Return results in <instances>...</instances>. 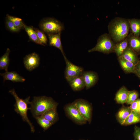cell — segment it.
<instances>
[{
  "label": "cell",
  "mask_w": 140,
  "mask_h": 140,
  "mask_svg": "<svg viewBox=\"0 0 140 140\" xmlns=\"http://www.w3.org/2000/svg\"><path fill=\"white\" fill-rule=\"evenodd\" d=\"M42 115L53 125L58 120V116L56 109H50L44 113Z\"/></svg>",
  "instance_id": "7402d4cb"
},
{
  "label": "cell",
  "mask_w": 140,
  "mask_h": 140,
  "mask_svg": "<svg viewBox=\"0 0 140 140\" xmlns=\"http://www.w3.org/2000/svg\"><path fill=\"white\" fill-rule=\"evenodd\" d=\"M140 122V113L132 111L123 125H128Z\"/></svg>",
  "instance_id": "44dd1931"
},
{
  "label": "cell",
  "mask_w": 140,
  "mask_h": 140,
  "mask_svg": "<svg viewBox=\"0 0 140 140\" xmlns=\"http://www.w3.org/2000/svg\"><path fill=\"white\" fill-rule=\"evenodd\" d=\"M5 25L7 28L10 31L13 32H17L20 30L11 20L6 18Z\"/></svg>",
  "instance_id": "f1b7e54d"
},
{
  "label": "cell",
  "mask_w": 140,
  "mask_h": 140,
  "mask_svg": "<svg viewBox=\"0 0 140 140\" xmlns=\"http://www.w3.org/2000/svg\"><path fill=\"white\" fill-rule=\"evenodd\" d=\"M134 74L140 78V61L136 65Z\"/></svg>",
  "instance_id": "1f68e13d"
},
{
  "label": "cell",
  "mask_w": 140,
  "mask_h": 140,
  "mask_svg": "<svg viewBox=\"0 0 140 140\" xmlns=\"http://www.w3.org/2000/svg\"><path fill=\"white\" fill-rule=\"evenodd\" d=\"M133 135L134 140H140V127L135 126Z\"/></svg>",
  "instance_id": "4dcf8cb0"
},
{
  "label": "cell",
  "mask_w": 140,
  "mask_h": 140,
  "mask_svg": "<svg viewBox=\"0 0 140 140\" xmlns=\"http://www.w3.org/2000/svg\"><path fill=\"white\" fill-rule=\"evenodd\" d=\"M23 62L27 69L31 71L39 66L40 58L37 54L33 53L26 55L24 57Z\"/></svg>",
  "instance_id": "9c48e42d"
},
{
  "label": "cell",
  "mask_w": 140,
  "mask_h": 140,
  "mask_svg": "<svg viewBox=\"0 0 140 140\" xmlns=\"http://www.w3.org/2000/svg\"><path fill=\"white\" fill-rule=\"evenodd\" d=\"M130 32L134 36H140V19L133 18L129 19Z\"/></svg>",
  "instance_id": "ffe728a7"
},
{
  "label": "cell",
  "mask_w": 140,
  "mask_h": 140,
  "mask_svg": "<svg viewBox=\"0 0 140 140\" xmlns=\"http://www.w3.org/2000/svg\"><path fill=\"white\" fill-rule=\"evenodd\" d=\"M65 110L68 116L76 124L82 125L87 123L74 102L66 106Z\"/></svg>",
  "instance_id": "8992f818"
},
{
  "label": "cell",
  "mask_w": 140,
  "mask_h": 140,
  "mask_svg": "<svg viewBox=\"0 0 140 140\" xmlns=\"http://www.w3.org/2000/svg\"><path fill=\"white\" fill-rule=\"evenodd\" d=\"M108 27L109 34L116 43L125 39L130 31L129 19L122 17H117L111 19Z\"/></svg>",
  "instance_id": "6da1fadb"
},
{
  "label": "cell",
  "mask_w": 140,
  "mask_h": 140,
  "mask_svg": "<svg viewBox=\"0 0 140 140\" xmlns=\"http://www.w3.org/2000/svg\"><path fill=\"white\" fill-rule=\"evenodd\" d=\"M139 112L140 113V108L139 109Z\"/></svg>",
  "instance_id": "836d02e7"
},
{
  "label": "cell",
  "mask_w": 140,
  "mask_h": 140,
  "mask_svg": "<svg viewBox=\"0 0 140 140\" xmlns=\"http://www.w3.org/2000/svg\"><path fill=\"white\" fill-rule=\"evenodd\" d=\"M128 36L121 41L115 43L114 49L118 57L121 56L129 47Z\"/></svg>",
  "instance_id": "9a60e30c"
},
{
  "label": "cell",
  "mask_w": 140,
  "mask_h": 140,
  "mask_svg": "<svg viewBox=\"0 0 140 140\" xmlns=\"http://www.w3.org/2000/svg\"><path fill=\"white\" fill-rule=\"evenodd\" d=\"M82 75L87 89L93 86L96 83L98 79L97 74L92 71L83 72Z\"/></svg>",
  "instance_id": "30bf717a"
},
{
  "label": "cell",
  "mask_w": 140,
  "mask_h": 140,
  "mask_svg": "<svg viewBox=\"0 0 140 140\" xmlns=\"http://www.w3.org/2000/svg\"><path fill=\"white\" fill-rule=\"evenodd\" d=\"M40 41L45 46L47 44V39L44 32L39 29L33 28Z\"/></svg>",
  "instance_id": "83f0119b"
},
{
  "label": "cell",
  "mask_w": 140,
  "mask_h": 140,
  "mask_svg": "<svg viewBox=\"0 0 140 140\" xmlns=\"http://www.w3.org/2000/svg\"><path fill=\"white\" fill-rule=\"evenodd\" d=\"M24 29L31 40L37 44L44 46L39 39L33 27L25 25Z\"/></svg>",
  "instance_id": "cb8c5ba5"
},
{
  "label": "cell",
  "mask_w": 140,
  "mask_h": 140,
  "mask_svg": "<svg viewBox=\"0 0 140 140\" xmlns=\"http://www.w3.org/2000/svg\"><path fill=\"white\" fill-rule=\"evenodd\" d=\"M9 92L14 97L16 101L14 105L15 110L21 116L24 121H26L28 124L32 132H34V127L28 119L27 115V110L30 109L28 107V105L30 103V97L24 99H21L18 97L14 89L9 90Z\"/></svg>",
  "instance_id": "3957f363"
},
{
  "label": "cell",
  "mask_w": 140,
  "mask_h": 140,
  "mask_svg": "<svg viewBox=\"0 0 140 140\" xmlns=\"http://www.w3.org/2000/svg\"><path fill=\"white\" fill-rule=\"evenodd\" d=\"M9 48H8L5 54L0 58V69H4L8 71V67L10 63L9 54L10 52Z\"/></svg>",
  "instance_id": "603a6c76"
},
{
  "label": "cell",
  "mask_w": 140,
  "mask_h": 140,
  "mask_svg": "<svg viewBox=\"0 0 140 140\" xmlns=\"http://www.w3.org/2000/svg\"><path fill=\"white\" fill-rule=\"evenodd\" d=\"M38 124L44 130H46L52 125L42 115L35 118Z\"/></svg>",
  "instance_id": "d4e9b609"
},
{
  "label": "cell",
  "mask_w": 140,
  "mask_h": 140,
  "mask_svg": "<svg viewBox=\"0 0 140 140\" xmlns=\"http://www.w3.org/2000/svg\"><path fill=\"white\" fill-rule=\"evenodd\" d=\"M0 75L3 78V81L9 80L15 82H24L25 79L23 77L19 75L15 71L5 72L3 73H0Z\"/></svg>",
  "instance_id": "5bb4252c"
},
{
  "label": "cell",
  "mask_w": 140,
  "mask_h": 140,
  "mask_svg": "<svg viewBox=\"0 0 140 140\" xmlns=\"http://www.w3.org/2000/svg\"><path fill=\"white\" fill-rule=\"evenodd\" d=\"M129 47L138 55H140V37L130 32L128 36Z\"/></svg>",
  "instance_id": "7c38bea8"
},
{
  "label": "cell",
  "mask_w": 140,
  "mask_h": 140,
  "mask_svg": "<svg viewBox=\"0 0 140 140\" xmlns=\"http://www.w3.org/2000/svg\"><path fill=\"white\" fill-rule=\"evenodd\" d=\"M39 26L42 31L47 34L61 33L64 29L62 23L52 18H44L40 22Z\"/></svg>",
  "instance_id": "5b68a950"
},
{
  "label": "cell",
  "mask_w": 140,
  "mask_h": 140,
  "mask_svg": "<svg viewBox=\"0 0 140 140\" xmlns=\"http://www.w3.org/2000/svg\"></svg>",
  "instance_id": "8d00e7d4"
},
{
  "label": "cell",
  "mask_w": 140,
  "mask_h": 140,
  "mask_svg": "<svg viewBox=\"0 0 140 140\" xmlns=\"http://www.w3.org/2000/svg\"></svg>",
  "instance_id": "d590c367"
},
{
  "label": "cell",
  "mask_w": 140,
  "mask_h": 140,
  "mask_svg": "<svg viewBox=\"0 0 140 140\" xmlns=\"http://www.w3.org/2000/svg\"><path fill=\"white\" fill-rule=\"evenodd\" d=\"M118 59L121 66L125 72L135 73L136 65L121 56L118 57Z\"/></svg>",
  "instance_id": "2e32d148"
},
{
  "label": "cell",
  "mask_w": 140,
  "mask_h": 140,
  "mask_svg": "<svg viewBox=\"0 0 140 140\" xmlns=\"http://www.w3.org/2000/svg\"><path fill=\"white\" fill-rule=\"evenodd\" d=\"M63 56L66 64L65 71L66 79L82 75L84 72L83 68L73 64L67 59L65 55Z\"/></svg>",
  "instance_id": "ba28073f"
},
{
  "label": "cell",
  "mask_w": 140,
  "mask_h": 140,
  "mask_svg": "<svg viewBox=\"0 0 140 140\" xmlns=\"http://www.w3.org/2000/svg\"><path fill=\"white\" fill-rule=\"evenodd\" d=\"M139 96V93L136 90L129 91L126 104L127 105L131 104L137 99Z\"/></svg>",
  "instance_id": "4316f807"
},
{
  "label": "cell",
  "mask_w": 140,
  "mask_h": 140,
  "mask_svg": "<svg viewBox=\"0 0 140 140\" xmlns=\"http://www.w3.org/2000/svg\"><path fill=\"white\" fill-rule=\"evenodd\" d=\"M130 108L132 111L139 112V110L140 107L138 103V99H137L130 104Z\"/></svg>",
  "instance_id": "f546056e"
},
{
  "label": "cell",
  "mask_w": 140,
  "mask_h": 140,
  "mask_svg": "<svg viewBox=\"0 0 140 140\" xmlns=\"http://www.w3.org/2000/svg\"><path fill=\"white\" fill-rule=\"evenodd\" d=\"M66 79L74 91L81 90L85 87V82L82 75Z\"/></svg>",
  "instance_id": "8fae6325"
},
{
  "label": "cell",
  "mask_w": 140,
  "mask_h": 140,
  "mask_svg": "<svg viewBox=\"0 0 140 140\" xmlns=\"http://www.w3.org/2000/svg\"><path fill=\"white\" fill-rule=\"evenodd\" d=\"M74 102L82 116L87 122L90 123L92 111L90 104L88 101L82 99H78Z\"/></svg>",
  "instance_id": "52a82bcc"
},
{
  "label": "cell",
  "mask_w": 140,
  "mask_h": 140,
  "mask_svg": "<svg viewBox=\"0 0 140 140\" xmlns=\"http://www.w3.org/2000/svg\"></svg>",
  "instance_id": "e575fe53"
},
{
  "label": "cell",
  "mask_w": 140,
  "mask_h": 140,
  "mask_svg": "<svg viewBox=\"0 0 140 140\" xmlns=\"http://www.w3.org/2000/svg\"><path fill=\"white\" fill-rule=\"evenodd\" d=\"M6 17L7 18L11 21L20 29H24L25 25L23 23L21 19L8 14H7Z\"/></svg>",
  "instance_id": "484cf974"
},
{
  "label": "cell",
  "mask_w": 140,
  "mask_h": 140,
  "mask_svg": "<svg viewBox=\"0 0 140 140\" xmlns=\"http://www.w3.org/2000/svg\"><path fill=\"white\" fill-rule=\"evenodd\" d=\"M61 33L48 34L50 46L59 49L63 55H65L61 40Z\"/></svg>",
  "instance_id": "4fadbf2b"
},
{
  "label": "cell",
  "mask_w": 140,
  "mask_h": 140,
  "mask_svg": "<svg viewBox=\"0 0 140 140\" xmlns=\"http://www.w3.org/2000/svg\"><path fill=\"white\" fill-rule=\"evenodd\" d=\"M30 104L29 109L35 118L50 109H56L58 104L51 97L45 96L34 97Z\"/></svg>",
  "instance_id": "7a4b0ae2"
},
{
  "label": "cell",
  "mask_w": 140,
  "mask_h": 140,
  "mask_svg": "<svg viewBox=\"0 0 140 140\" xmlns=\"http://www.w3.org/2000/svg\"><path fill=\"white\" fill-rule=\"evenodd\" d=\"M121 56L136 65L140 61L138 55L129 47Z\"/></svg>",
  "instance_id": "d6986e66"
},
{
  "label": "cell",
  "mask_w": 140,
  "mask_h": 140,
  "mask_svg": "<svg viewBox=\"0 0 140 140\" xmlns=\"http://www.w3.org/2000/svg\"><path fill=\"white\" fill-rule=\"evenodd\" d=\"M129 91L124 86H123L117 92L115 96L116 102L123 104L126 103Z\"/></svg>",
  "instance_id": "ac0fdd59"
},
{
  "label": "cell",
  "mask_w": 140,
  "mask_h": 140,
  "mask_svg": "<svg viewBox=\"0 0 140 140\" xmlns=\"http://www.w3.org/2000/svg\"><path fill=\"white\" fill-rule=\"evenodd\" d=\"M115 44L109 34L104 33L99 37L95 46L88 50V52L98 51L109 54L114 52Z\"/></svg>",
  "instance_id": "277c9868"
},
{
  "label": "cell",
  "mask_w": 140,
  "mask_h": 140,
  "mask_svg": "<svg viewBox=\"0 0 140 140\" xmlns=\"http://www.w3.org/2000/svg\"><path fill=\"white\" fill-rule=\"evenodd\" d=\"M132 110L130 107L123 106L119 110L116 115V118L118 122L123 125L125 120L131 112Z\"/></svg>",
  "instance_id": "e0dca14e"
},
{
  "label": "cell",
  "mask_w": 140,
  "mask_h": 140,
  "mask_svg": "<svg viewBox=\"0 0 140 140\" xmlns=\"http://www.w3.org/2000/svg\"><path fill=\"white\" fill-rule=\"evenodd\" d=\"M138 103L139 106L140 107V99H138Z\"/></svg>",
  "instance_id": "d6a6232c"
}]
</instances>
